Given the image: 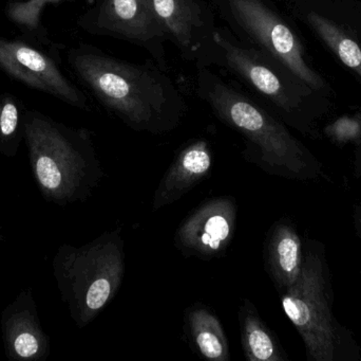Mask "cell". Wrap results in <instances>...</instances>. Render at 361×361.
Wrapping results in <instances>:
<instances>
[{
	"mask_svg": "<svg viewBox=\"0 0 361 361\" xmlns=\"http://www.w3.org/2000/svg\"><path fill=\"white\" fill-rule=\"evenodd\" d=\"M263 256L265 271L280 292L298 280L305 252L300 237L290 220L282 218L271 227Z\"/></svg>",
	"mask_w": 361,
	"mask_h": 361,
	"instance_id": "cell-12",
	"label": "cell"
},
{
	"mask_svg": "<svg viewBox=\"0 0 361 361\" xmlns=\"http://www.w3.org/2000/svg\"><path fill=\"white\" fill-rule=\"evenodd\" d=\"M307 20L319 37L348 67L361 76V48L345 30L316 12H309Z\"/></svg>",
	"mask_w": 361,
	"mask_h": 361,
	"instance_id": "cell-15",
	"label": "cell"
},
{
	"mask_svg": "<svg viewBox=\"0 0 361 361\" xmlns=\"http://www.w3.org/2000/svg\"><path fill=\"white\" fill-rule=\"evenodd\" d=\"M169 42L195 61L216 27L212 8L201 0H152Z\"/></svg>",
	"mask_w": 361,
	"mask_h": 361,
	"instance_id": "cell-10",
	"label": "cell"
},
{
	"mask_svg": "<svg viewBox=\"0 0 361 361\" xmlns=\"http://www.w3.org/2000/svg\"><path fill=\"white\" fill-rule=\"evenodd\" d=\"M185 331L189 343L205 360H231L228 341L220 319L202 304H195L185 312Z\"/></svg>",
	"mask_w": 361,
	"mask_h": 361,
	"instance_id": "cell-13",
	"label": "cell"
},
{
	"mask_svg": "<svg viewBox=\"0 0 361 361\" xmlns=\"http://www.w3.org/2000/svg\"><path fill=\"white\" fill-rule=\"evenodd\" d=\"M18 107L13 100L6 99L0 105V137H13L18 129Z\"/></svg>",
	"mask_w": 361,
	"mask_h": 361,
	"instance_id": "cell-18",
	"label": "cell"
},
{
	"mask_svg": "<svg viewBox=\"0 0 361 361\" xmlns=\"http://www.w3.org/2000/svg\"><path fill=\"white\" fill-rule=\"evenodd\" d=\"M195 90L214 116L245 140L243 157L267 173L311 177L307 150L286 126L210 67H197Z\"/></svg>",
	"mask_w": 361,
	"mask_h": 361,
	"instance_id": "cell-2",
	"label": "cell"
},
{
	"mask_svg": "<svg viewBox=\"0 0 361 361\" xmlns=\"http://www.w3.org/2000/svg\"><path fill=\"white\" fill-rule=\"evenodd\" d=\"M78 23L89 33L145 49L159 67L166 69L165 46L169 37L154 13L152 0H97Z\"/></svg>",
	"mask_w": 361,
	"mask_h": 361,
	"instance_id": "cell-7",
	"label": "cell"
},
{
	"mask_svg": "<svg viewBox=\"0 0 361 361\" xmlns=\"http://www.w3.org/2000/svg\"><path fill=\"white\" fill-rule=\"evenodd\" d=\"M8 343L13 352L20 358H32L37 356L42 350L40 332L34 330L31 322H13L8 324Z\"/></svg>",
	"mask_w": 361,
	"mask_h": 361,
	"instance_id": "cell-16",
	"label": "cell"
},
{
	"mask_svg": "<svg viewBox=\"0 0 361 361\" xmlns=\"http://www.w3.org/2000/svg\"><path fill=\"white\" fill-rule=\"evenodd\" d=\"M63 301L78 328L88 326L114 300L125 276L122 229L107 231L80 248L65 245L54 263Z\"/></svg>",
	"mask_w": 361,
	"mask_h": 361,
	"instance_id": "cell-4",
	"label": "cell"
},
{
	"mask_svg": "<svg viewBox=\"0 0 361 361\" xmlns=\"http://www.w3.org/2000/svg\"><path fill=\"white\" fill-rule=\"evenodd\" d=\"M69 59L97 101L133 131L162 135L184 118L182 93L157 64L130 63L91 46L73 49Z\"/></svg>",
	"mask_w": 361,
	"mask_h": 361,
	"instance_id": "cell-1",
	"label": "cell"
},
{
	"mask_svg": "<svg viewBox=\"0 0 361 361\" xmlns=\"http://www.w3.org/2000/svg\"><path fill=\"white\" fill-rule=\"evenodd\" d=\"M0 68L31 88L75 107L89 108L86 95L63 76L55 61L25 42L0 37Z\"/></svg>",
	"mask_w": 361,
	"mask_h": 361,
	"instance_id": "cell-9",
	"label": "cell"
},
{
	"mask_svg": "<svg viewBox=\"0 0 361 361\" xmlns=\"http://www.w3.org/2000/svg\"><path fill=\"white\" fill-rule=\"evenodd\" d=\"M358 220H360V227H361V212L360 214V218H358Z\"/></svg>",
	"mask_w": 361,
	"mask_h": 361,
	"instance_id": "cell-19",
	"label": "cell"
},
{
	"mask_svg": "<svg viewBox=\"0 0 361 361\" xmlns=\"http://www.w3.org/2000/svg\"><path fill=\"white\" fill-rule=\"evenodd\" d=\"M329 288L324 251L309 244L300 276L281 292V304L310 360L335 361L341 348V328L331 309Z\"/></svg>",
	"mask_w": 361,
	"mask_h": 361,
	"instance_id": "cell-5",
	"label": "cell"
},
{
	"mask_svg": "<svg viewBox=\"0 0 361 361\" xmlns=\"http://www.w3.org/2000/svg\"><path fill=\"white\" fill-rule=\"evenodd\" d=\"M237 215V201L233 197H214L204 201L176 231V248L186 258L222 256L233 241Z\"/></svg>",
	"mask_w": 361,
	"mask_h": 361,
	"instance_id": "cell-8",
	"label": "cell"
},
{
	"mask_svg": "<svg viewBox=\"0 0 361 361\" xmlns=\"http://www.w3.org/2000/svg\"><path fill=\"white\" fill-rule=\"evenodd\" d=\"M61 0H16L8 2L6 15L8 19L25 29L33 30L39 27L40 17L46 6Z\"/></svg>",
	"mask_w": 361,
	"mask_h": 361,
	"instance_id": "cell-17",
	"label": "cell"
},
{
	"mask_svg": "<svg viewBox=\"0 0 361 361\" xmlns=\"http://www.w3.org/2000/svg\"><path fill=\"white\" fill-rule=\"evenodd\" d=\"M240 335L244 356L248 361H286L279 341L267 328L250 299H243L239 311Z\"/></svg>",
	"mask_w": 361,
	"mask_h": 361,
	"instance_id": "cell-14",
	"label": "cell"
},
{
	"mask_svg": "<svg viewBox=\"0 0 361 361\" xmlns=\"http://www.w3.org/2000/svg\"><path fill=\"white\" fill-rule=\"evenodd\" d=\"M25 131L34 175L48 199L61 203L88 199L104 177L90 133L42 116L30 117Z\"/></svg>",
	"mask_w": 361,
	"mask_h": 361,
	"instance_id": "cell-3",
	"label": "cell"
},
{
	"mask_svg": "<svg viewBox=\"0 0 361 361\" xmlns=\"http://www.w3.org/2000/svg\"><path fill=\"white\" fill-rule=\"evenodd\" d=\"M214 165V153L206 139L193 140L179 150L165 172L152 199V211L173 205L207 177Z\"/></svg>",
	"mask_w": 361,
	"mask_h": 361,
	"instance_id": "cell-11",
	"label": "cell"
},
{
	"mask_svg": "<svg viewBox=\"0 0 361 361\" xmlns=\"http://www.w3.org/2000/svg\"><path fill=\"white\" fill-rule=\"evenodd\" d=\"M214 1L219 14L240 42L264 51L307 86L313 89L324 86L322 76L305 61L296 33L269 0Z\"/></svg>",
	"mask_w": 361,
	"mask_h": 361,
	"instance_id": "cell-6",
	"label": "cell"
}]
</instances>
